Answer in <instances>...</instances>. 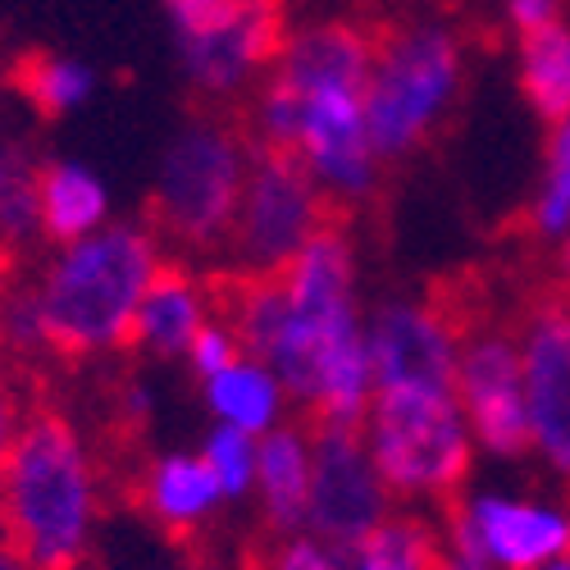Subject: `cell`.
I'll return each instance as SVG.
<instances>
[{
    "label": "cell",
    "instance_id": "f1b7e54d",
    "mask_svg": "<svg viewBox=\"0 0 570 570\" xmlns=\"http://www.w3.org/2000/svg\"><path fill=\"white\" fill-rule=\"evenodd\" d=\"M557 19H561V0H507V23L515 28V37L539 32Z\"/></svg>",
    "mask_w": 570,
    "mask_h": 570
},
{
    "label": "cell",
    "instance_id": "277c9868",
    "mask_svg": "<svg viewBox=\"0 0 570 570\" xmlns=\"http://www.w3.org/2000/svg\"><path fill=\"white\" fill-rule=\"evenodd\" d=\"M165 265V237L141 219H110L97 233L51 247L28 283L46 347L106 356L132 343L137 302Z\"/></svg>",
    "mask_w": 570,
    "mask_h": 570
},
{
    "label": "cell",
    "instance_id": "484cf974",
    "mask_svg": "<svg viewBox=\"0 0 570 570\" xmlns=\"http://www.w3.org/2000/svg\"><path fill=\"white\" fill-rule=\"evenodd\" d=\"M0 343L32 356V352H51L46 347V334H41V315H37V302L28 288H14L6 302H0Z\"/></svg>",
    "mask_w": 570,
    "mask_h": 570
},
{
    "label": "cell",
    "instance_id": "836d02e7",
    "mask_svg": "<svg viewBox=\"0 0 570 570\" xmlns=\"http://www.w3.org/2000/svg\"><path fill=\"white\" fill-rule=\"evenodd\" d=\"M0 570H32V566H28L10 543H0Z\"/></svg>",
    "mask_w": 570,
    "mask_h": 570
},
{
    "label": "cell",
    "instance_id": "7a4b0ae2",
    "mask_svg": "<svg viewBox=\"0 0 570 570\" xmlns=\"http://www.w3.org/2000/svg\"><path fill=\"white\" fill-rule=\"evenodd\" d=\"M374 37L352 19H311L283 28V41L256 82L252 137L261 151H288L338 202L361 206L379 193L384 160L370 147L365 128V73Z\"/></svg>",
    "mask_w": 570,
    "mask_h": 570
},
{
    "label": "cell",
    "instance_id": "4316f807",
    "mask_svg": "<svg viewBox=\"0 0 570 570\" xmlns=\"http://www.w3.org/2000/svg\"><path fill=\"white\" fill-rule=\"evenodd\" d=\"M233 356H243V343H237V334H233V328H228V320H210L206 328H202V334H197V343L193 347H187V370H193L197 379H210L215 370H224Z\"/></svg>",
    "mask_w": 570,
    "mask_h": 570
},
{
    "label": "cell",
    "instance_id": "ac0fdd59",
    "mask_svg": "<svg viewBox=\"0 0 570 570\" xmlns=\"http://www.w3.org/2000/svg\"><path fill=\"white\" fill-rule=\"evenodd\" d=\"M37 219H41V243H51V247L97 233L101 224L115 219L110 215V183L87 160H73V156L41 160Z\"/></svg>",
    "mask_w": 570,
    "mask_h": 570
},
{
    "label": "cell",
    "instance_id": "9c48e42d",
    "mask_svg": "<svg viewBox=\"0 0 570 570\" xmlns=\"http://www.w3.org/2000/svg\"><path fill=\"white\" fill-rule=\"evenodd\" d=\"M324 224H328V197L297 165V156L256 147L224 252L243 269V278L278 274Z\"/></svg>",
    "mask_w": 570,
    "mask_h": 570
},
{
    "label": "cell",
    "instance_id": "9a60e30c",
    "mask_svg": "<svg viewBox=\"0 0 570 570\" xmlns=\"http://www.w3.org/2000/svg\"><path fill=\"white\" fill-rule=\"evenodd\" d=\"M215 293L210 283L193 269L165 265L151 288L141 293L137 315H132V347H141L156 361H183L197 334L215 320Z\"/></svg>",
    "mask_w": 570,
    "mask_h": 570
},
{
    "label": "cell",
    "instance_id": "5bb4252c",
    "mask_svg": "<svg viewBox=\"0 0 570 570\" xmlns=\"http://www.w3.org/2000/svg\"><path fill=\"white\" fill-rule=\"evenodd\" d=\"M365 352L374 370V389L402 384H443L456 389V320L420 297H389L365 311Z\"/></svg>",
    "mask_w": 570,
    "mask_h": 570
},
{
    "label": "cell",
    "instance_id": "ba28073f",
    "mask_svg": "<svg viewBox=\"0 0 570 570\" xmlns=\"http://www.w3.org/2000/svg\"><path fill=\"white\" fill-rule=\"evenodd\" d=\"M160 6L174 32L178 69L206 101H233L252 91L283 41L278 0H160Z\"/></svg>",
    "mask_w": 570,
    "mask_h": 570
},
{
    "label": "cell",
    "instance_id": "3957f363",
    "mask_svg": "<svg viewBox=\"0 0 570 570\" xmlns=\"http://www.w3.org/2000/svg\"><path fill=\"white\" fill-rule=\"evenodd\" d=\"M101 525V470L60 411L19 420L0 465V543L32 570H78Z\"/></svg>",
    "mask_w": 570,
    "mask_h": 570
},
{
    "label": "cell",
    "instance_id": "5b68a950",
    "mask_svg": "<svg viewBox=\"0 0 570 570\" xmlns=\"http://www.w3.org/2000/svg\"><path fill=\"white\" fill-rule=\"evenodd\" d=\"M465 41L443 19H411L374 41L365 73V128L379 160H406L456 110L465 87Z\"/></svg>",
    "mask_w": 570,
    "mask_h": 570
},
{
    "label": "cell",
    "instance_id": "4dcf8cb0",
    "mask_svg": "<svg viewBox=\"0 0 570 570\" xmlns=\"http://www.w3.org/2000/svg\"><path fill=\"white\" fill-rule=\"evenodd\" d=\"M14 430H19V411H14V397L6 389V374H0V465H6V452L14 443Z\"/></svg>",
    "mask_w": 570,
    "mask_h": 570
},
{
    "label": "cell",
    "instance_id": "44dd1931",
    "mask_svg": "<svg viewBox=\"0 0 570 570\" xmlns=\"http://www.w3.org/2000/svg\"><path fill=\"white\" fill-rule=\"evenodd\" d=\"M448 543L420 515H389L356 548L343 552V570H443Z\"/></svg>",
    "mask_w": 570,
    "mask_h": 570
},
{
    "label": "cell",
    "instance_id": "6da1fadb",
    "mask_svg": "<svg viewBox=\"0 0 570 570\" xmlns=\"http://www.w3.org/2000/svg\"><path fill=\"white\" fill-rule=\"evenodd\" d=\"M224 320L243 352L261 356L320 424H361L374 397V370L365 352L361 256L347 228L324 224L278 274L243 278Z\"/></svg>",
    "mask_w": 570,
    "mask_h": 570
},
{
    "label": "cell",
    "instance_id": "d6a6232c",
    "mask_svg": "<svg viewBox=\"0 0 570 570\" xmlns=\"http://www.w3.org/2000/svg\"><path fill=\"white\" fill-rule=\"evenodd\" d=\"M443 570H489V566H484V561H474V557H465V552H452V548H448Z\"/></svg>",
    "mask_w": 570,
    "mask_h": 570
},
{
    "label": "cell",
    "instance_id": "1f68e13d",
    "mask_svg": "<svg viewBox=\"0 0 570 570\" xmlns=\"http://www.w3.org/2000/svg\"><path fill=\"white\" fill-rule=\"evenodd\" d=\"M557 247V283L566 288V297H570V233L561 237V243H552Z\"/></svg>",
    "mask_w": 570,
    "mask_h": 570
},
{
    "label": "cell",
    "instance_id": "ffe728a7",
    "mask_svg": "<svg viewBox=\"0 0 570 570\" xmlns=\"http://www.w3.org/2000/svg\"><path fill=\"white\" fill-rule=\"evenodd\" d=\"M515 78L539 119L552 124L570 110V23L566 19L520 37Z\"/></svg>",
    "mask_w": 570,
    "mask_h": 570
},
{
    "label": "cell",
    "instance_id": "f546056e",
    "mask_svg": "<svg viewBox=\"0 0 570 570\" xmlns=\"http://www.w3.org/2000/svg\"><path fill=\"white\" fill-rule=\"evenodd\" d=\"M151 402H156V393L141 384V379L124 384V393H119V411H124L128 420H147V415H151Z\"/></svg>",
    "mask_w": 570,
    "mask_h": 570
},
{
    "label": "cell",
    "instance_id": "d4e9b609",
    "mask_svg": "<svg viewBox=\"0 0 570 570\" xmlns=\"http://www.w3.org/2000/svg\"><path fill=\"white\" fill-rule=\"evenodd\" d=\"M256 448L261 439L243 434V430H228V424H215L202 443V461L210 465L215 484L224 493V502H247L256 489Z\"/></svg>",
    "mask_w": 570,
    "mask_h": 570
},
{
    "label": "cell",
    "instance_id": "52a82bcc",
    "mask_svg": "<svg viewBox=\"0 0 570 570\" xmlns=\"http://www.w3.org/2000/svg\"><path fill=\"white\" fill-rule=\"evenodd\" d=\"M256 147L219 115L187 119L156 160L151 228L178 252H219Z\"/></svg>",
    "mask_w": 570,
    "mask_h": 570
},
{
    "label": "cell",
    "instance_id": "603a6c76",
    "mask_svg": "<svg viewBox=\"0 0 570 570\" xmlns=\"http://www.w3.org/2000/svg\"><path fill=\"white\" fill-rule=\"evenodd\" d=\"M97 69L78 56H32L19 69V87L23 97L32 101V110H41L46 119H69L78 115L91 97H97Z\"/></svg>",
    "mask_w": 570,
    "mask_h": 570
},
{
    "label": "cell",
    "instance_id": "83f0119b",
    "mask_svg": "<svg viewBox=\"0 0 570 570\" xmlns=\"http://www.w3.org/2000/svg\"><path fill=\"white\" fill-rule=\"evenodd\" d=\"M269 570H343V552L302 530V534L278 539V548L269 557Z\"/></svg>",
    "mask_w": 570,
    "mask_h": 570
},
{
    "label": "cell",
    "instance_id": "8fae6325",
    "mask_svg": "<svg viewBox=\"0 0 570 570\" xmlns=\"http://www.w3.org/2000/svg\"><path fill=\"white\" fill-rule=\"evenodd\" d=\"M456 402L470 424L474 452H484L493 461H520L530 452L525 379H520L515 334H507L498 324H480L470 334H461Z\"/></svg>",
    "mask_w": 570,
    "mask_h": 570
},
{
    "label": "cell",
    "instance_id": "7402d4cb",
    "mask_svg": "<svg viewBox=\"0 0 570 570\" xmlns=\"http://www.w3.org/2000/svg\"><path fill=\"white\" fill-rule=\"evenodd\" d=\"M41 160L23 137H0V247L23 252L41 237L37 219Z\"/></svg>",
    "mask_w": 570,
    "mask_h": 570
},
{
    "label": "cell",
    "instance_id": "d6986e66",
    "mask_svg": "<svg viewBox=\"0 0 570 570\" xmlns=\"http://www.w3.org/2000/svg\"><path fill=\"white\" fill-rule=\"evenodd\" d=\"M202 402L215 415V424L243 430L252 439H261V434L274 430V424H283L288 420V406H293L288 389L278 384V374L252 352L233 356L224 370L202 379Z\"/></svg>",
    "mask_w": 570,
    "mask_h": 570
},
{
    "label": "cell",
    "instance_id": "30bf717a",
    "mask_svg": "<svg viewBox=\"0 0 570 570\" xmlns=\"http://www.w3.org/2000/svg\"><path fill=\"white\" fill-rule=\"evenodd\" d=\"M443 543L489 570H539L570 557V502L480 489L452 507Z\"/></svg>",
    "mask_w": 570,
    "mask_h": 570
},
{
    "label": "cell",
    "instance_id": "8992f818",
    "mask_svg": "<svg viewBox=\"0 0 570 570\" xmlns=\"http://www.w3.org/2000/svg\"><path fill=\"white\" fill-rule=\"evenodd\" d=\"M356 430L393 502L411 507L452 502L470 480L474 456H480L456 389L443 384L374 389Z\"/></svg>",
    "mask_w": 570,
    "mask_h": 570
},
{
    "label": "cell",
    "instance_id": "2e32d148",
    "mask_svg": "<svg viewBox=\"0 0 570 570\" xmlns=\"http://www.w3.org/2000/svg\"><path fill=\"white\" fill-rule=\"evenodd\" d=\"M311 452H315V434L302 424L283 420L269 434H261L256 448V507L261 520L278 534H302L306 530V502H311Z\"/></svg>",
    "mask_w": 570,
    "mask_h": 570
},
{
    "label": "cell",
    "instance_id": "7c38bea8",
    "mask_svg": "<svg viewBox=\"0 0 570 570\" xmlns=\"http://www.w3.org/2000/svg\"><path fill=\"white\" fill-rule=\"evenodd\" d=\"M393 493L379 480V470L361 443V430H334L320 424L311 452V502H306V534L328 548H356L374 525L393 515Z\"/></svg>",
    "mask_w": 570,
    "mask_h": 570
},
{
    "label": "cell",
    "instance_id": "e0dca14e",
    "mask_svg": "<svg viewBox=\"0 0 570 570\" xmlns=\"http://www.w3.org/2000/svg\"><path fill=\"white\" fill-rule=\"evenodd\" d=\"M141 507L169 534H197L219 515L224 493L202 452H160L141 470Z\"/></svg>",
    "mask_w": 570,
    "mask_h": 570
},
{
    "label": "cell",
    "instance_id": "e575fe53",
    "mask_svg": "<svg viewBox=\"0 0 570 570\" xmlns=\"http://www.w3.org/2000/svg\"><path fill=\"white\" fill-rule=\"evenodd\" d=\"M539 570H570V557H557V561H548V566H539Z\"/></svg>",
    "mask_w": 570,
    "mask_h": 570
},
{
    "label": "cell",
    "instance_id": "cb8c5ba5",
    "mask_svg": "<svg viewBox=\"0 0 570 570\" xmlns=\"http://www.w3.org/2000/svg\"><path fill=\"white\" fill-rule=\"evenodd\" d=\"M530 228L543 243H561L570 233V110L548 124L543 169L530 197Z\"/></svg>",
    "mask_w": 570,
    "mask_h": 570
},
{
    "label": "cell",
    "instance_id": "4fadbf2b",
    "mask_svg": "<svg viewBox=\"0 0 570 570\" xmlns=\"http://www.w3.org/2000/svg\"><path fill=\"white\" fill-rule=\"evenodd\" d=\"M530 456L570 484V297L539 302L515 328Z\"/></svg>",
    "mask_w": 570,
    "mask_h": 570
}]
</instances>
